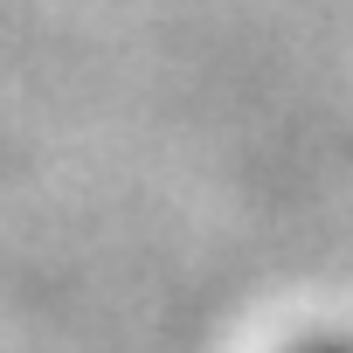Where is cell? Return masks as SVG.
Masks as SVG:
<instances>
[{
  "mask_svg": "<svg viewBox=\"0 0 353 353\" xmlns=\"http://www.w3.org/2000/svg\"><path fill=\"white\" fill-rule=\"evenodd\" d=\"M298 353H353L346 339H312V346H298Z\"/></svg>",
  "mask_w": 353,
  "mask_h": 353,
  "instance_id": "1",
  "label": "cell"
}]
</instances>
